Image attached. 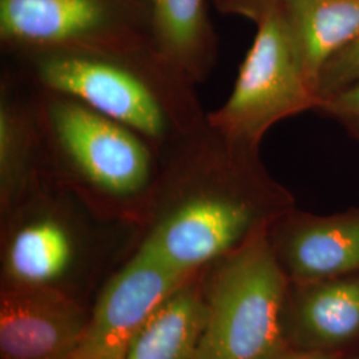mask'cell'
Instances as JSON below:
<instances>
[{
	"label": "cell",
	"instance_id": "obj_1",
	"mask_svg": "<svg viewBox=\"0 0 359 359\" xmlns=\"http://www.w3.org/2000/svg\"><path fill=\"white\" fill-rule=\"evenodd\" d=\"M294 208L259 149L231 142L208 121L161 157L139 249L197 274Z\"/></svg>",
	"mask_w": 359,
	"mask_h": 359
},
{
	"label": "cell",
	"instance_id": "obj_2",
	"mask_svg": "<svg viewBox=\"0 0 359 359\" xmlns=\"http://www.w3.org/2000/svg\"><path fill=\"white\" fill-rule=\"evenodd\" d=\"M7 53V68L27 84L72 97L128 127L160 158L205 126L196 86L154 46Z\"/></svg>",
	"mask_w": 359,
	"mask_h": 359
},
{
	"label": "cell",
	"instance_id": "obj_3",
	"mask_svg": "<svg viewBox=\"0 0 359 359\" xmlns=\"http://www.w3.org/2000/svg\"><path fill=\"white\" fill-rule=\"evenodd\" d=\"M31 88L43 176L104 210L145 219L161 168L152 145L79 100Z\"/></svg>",
	"mask_w": 359,
	"mask_h": 359
},
{
	"label": "cell",
	"instance_id": "obj_4",
	"mask_svg": "<svg viewBox=\"0 0 359 359\" xmlns=\"http://www.w3.org/2000/svg\"><path fill=\"white\" fill-rule=\"evenodd\" d=\"M269 228L212 264L197 359H265L283 346L289 278L270 243Z\"/></svg>",
	"mask_w": 359,
	"mask_h": 359
},
{
	"label": "cell",
	"instance_id": "obj_5",
	"mask_svg": "<svg viewBox=\"0 0 359 359\" xmlns=\"http://www.w3.org/2000/svg\"><path fill=\"white\" fill-rule=\"evenodd\" d=\"M257 25L231 96L206 112V121L231 142L259 149L271 127L317 111L320 99L295 51L278 0L261 13Z\"/></svg>",
	"mask_w": 359,
	"mask_h": 359
},
{
	"label": "cell",
	"instance_id": "obj_6",
	"mask_svg": "<svg viewBox=\"0 0 359 359\" xmlns=\"http://www.w3.org/2000/svg\"><path fill=\"white\" fill-rule=\"evenodd\" d=\"M6 52L154 46L148 0H0Z\"/></svg>",
	"mask_w": 359,
	"mask_h": 359
},
{
	"label": "cell",
	"instance_id": "obj_7",
	"mask_svg": "<svg viewBox=\"0 0 359 359\" xmlns=\"http://www.w3.org/2000/svg\"><path fill=\"white\" fill-rule=\"evenodd\" d=\"M197 274L172 269L137 248L105 286L74 355L77 359H127L129 347L145 322Z\"/></svg>",
	"mask_w": 359,
	"mask_h": 359
},
{
	"label": "cell",
	"instance_id": "obj_8",
	"mask_svg": "<svg viewBox=\"0 0 359 359\" xmlns=\"http://www.w3.org/2000/svg\"><path fill=\"white\" fill-rule=\"evenodd\" d=\"M60 188L43 177L4 215L3 264L10 283L51 285L75 264L80 248L76 226L59 204Z\"/></svg>",
	"mask_w": 359,
	"mask_h": 359
},
{
	"label": "cell",
	"instance_id": "obj_9",
	"mask_svg": "<svg viewBox=\"0 0 359 359\" xmlns=\"http://www.w3.org/2000/svg\"><path fill=\"white\" fill-rule=\"evenodd\" d=\"M88 321L76 302L52 285L7 281L0 294L1 359H69Z\"/></svg>",
	"mask_w": 359,
	"mask_h": 359
},
{
	"label": "cell",
	"instance_id": "obj_10",
	"mask_svg": "<svg viewBox=\"0 0 359 359\" xmlns=\"http://www.w3.org/2000/svg\"><path fill=\"white\" fill-rule=\"evenodd\" d=\"M271 246L298 286L359 271V208L329 216L292 208L269 228Z\"/></svg>",
	"mask_w": 359,
	"mask_h": 359
},
{
	"label": "cell",
	"instance_id": "obj_11",
	"mask_svg": "<svg viewBox=\"0 0 359 359\" xmlns=\"http://www.w3.org/2000/svg\"><path fill=\"white\" fill-rule=\"evenodd\" d=\"M32 88L6 67L0 79V208L7 215L43 179Z\"/></svg>",
	"mask_w": 359,
	"mask_h": 359
},
{
	"label": "cell",
	"instance_id": "obj_12",
	"mask_svg": "<svg viewBox=\"0 0 359 359\" xmlns=\"http://www.w3.org/2000/svg\"><path fill=\"white\" fill-rule=\"evenodd\" d=\"M151 40L157 53L197 87L217 62V39L205 0H148Z\"/></svg>",
	"mask_w": 359,
	"mask_h": 359
},
{
	"label": "cell",
	"instance_id": "obj_13",
	"mask_svg": "<svg viewBox=\"0 0 359 359\" xmlns=\"http://www.w3.org/2000/svg\"><path fill=\"white\" fill-rule=\"evenodd\" d=\"M295 51L317 90L322 67L359 38V0H278Z\"/></svg>",
	"mask_w": 359,
	"mask_h": 359
},
{
	"label": "cell",
	"instance_id": "obj_14",
	"mask_svg": "<svg viewBox=\"0 0 359 359\" xmlns=\"http://www.w3.org/2000/svg\"><path fill=\"white\" fill-rule=\"evenodd\" d=\"M196 278L184 283L145 322L127 359H197L205 323V298Z\"/></svg>",
	"mask_w": 359,
	"mask_h": 359
},
{
	"label": "cell",
	"instance_id": "obj_15",
	"mask_svg": "<svg viewBox=\"0 0 359 359\" xmlns=\"http://www.w3.org/2000/svg\"><path fill=\"white\" fill-rule=\"evenodd\" d=\"M295 323L310 348L325 350L359 334V271L299 286Z\"/></svg>",
	"mask_w": 359,
	"mask_h": 359
},
{
	"label": "cell",
	"instance_id": "obj_16",
	"mask_svg": "<svg viewBox=\"0 0 359 359\" xmlns=\"http://www.w3.org/2000/svg\"><path fill=\"white\" fill-rule=\"evenodd\" d=\"M359 83V38L333 55L322 67L317 95L323 99Z\"/></svg>",
	"mask_w": 359,
	"mask_h": 359
},
{
	"label": "cell",
	"instance_id": "obj_17",
	"mask_svg": "<svg viewBox=\"0 0 359 359\" xmlns=\"http://www.w3.org/2000/svg\"><path fill=\"white\" fill-rule=\"evenodd\" d=\"M317 111L332 117L359 142V83L323 99Z\"/></svg>",
	"mask_w": 359,
	"mask_h": 359
},
{
	"label": "cell",
	"instance_id": "obj_18",
	"mask_svg": "<svg viewBox=\"0 0 359 359\" xmlns=\"http://www.w3.org/2000/svg\"><path fill=\"white\" fill-rule=\"evenodd\" d=\"M265 359H337L326 350L320 348H290L283 346L271 353L268 358Z\"/></svg>",
	"mask_w": 359,
	"mask_h": 359
},
{
	"label": "cell",
	"instance_id": "obj_19",
	"mask_svg": "<svg viewBox=\"0 0 359 359\" xmlns=\"http://www.w3.org/2000/svg\"><path fill=\"white\" fill-rule=\"evenodd\" d=\"M218 1L221 6H224L228 10L248 13L257 20L261 16V13L277 0H218Z\"/></svg>",
	"mask_w": 359,
	"mask_h": 359
},
{
	"label": "cell",
	"instance_id": "obj_20",
	"mask_svg": "<svg viewBox=\"0 0 359 359\" xmlns=\"http://www.w3.org/2000/svg\"><path fill=\"white\" fill-rule=\"evenodd\" d=\"M69 359H77L76 357H75V355H72V357H71V358Z\"/></svg>",
	"mask_w": 359,
	"mask_h": 359
},
{
	"label": "cell",
	"instance_id": "obj_21",
	"mask_svg": "<svg viewBox=\"0 0 359 359\" xmlns=\"http://www.w3.org/2000/svg\"><path fill=\"white\" fill-rule=\"evenodd\" d=\"M359 359V358H358Z\"/></svg>",
	"mask_w": 359,
	"mask_h": 359
}]
</instances>
